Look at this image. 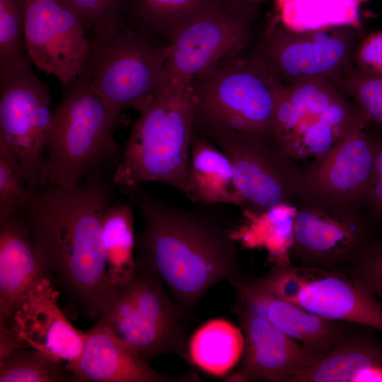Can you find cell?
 Wrapping results in <instances>:
<instances>
[{
    "instance_id": "1",
    "label": "cell",
    "mask_w": 382,
    "mask_h": 382,
    "mask_svg": "<svg viewBox=\"0 0 382 382\" xmlns=\"http://www.w3.org/2000/svg\"><path fill=\"white\" fill-rule=\"evenodd\" d=\"M114 171H93L71 188L43 185L21 212L48 277L70 309L95 320L115 289L107 278L102 230L116 186Z\"/></svg>"
},
{
    "instance_id": "2",
    "label": "cell",
    "mask_w": 382,
    "mask_h": 382,
    "mask_svg": "<svg viewBox=\"0 0 382 382\" xmlns=\"http://www.w3.org/2000/svg\"><path fill=\"white\" fill-rule=\"evenodd\" d=\"M141 212L145 225L136 236L135 264L163 282L180 316L187 321L215 284L242 278L231 219L212 206H173L141 185L120 187Z\"/></svg>"
},
{
    "instance_id": "3",
    "label": "cell",
    "mask_w": 382,
    "mask_h": 382,
    "mask_svg": "<svg viewBox=\"0 0 382 382\" xmlns=\"http://www.w3.org/2000/svg\"><path fill=\"white\" fill-rule=\"evenodd\" d=\"M114 171L119 187L158 182L194 203L190 181L195 103L191 86H166L140 112Z\"/></svg>"
},
{
    "instance_id": "4",
    "label": "cell",
    "mask_w": 382,
    "mask_h": 382,
    "mask_svg": "<svg viewBox=\"0 0 382 382\" xmlns=\"http://www.w3.org/2000/svg\"><path fill=\"white\" fill-rule=\"evenodd\" d=\"M121 115L111 111L86 75L64 88L52 112L43 185L71 188L101 168H116L121 154L114 134Z\"/></svg>"
},
{
    "instance_id": "5",
    "label": "cell",
    "mask_w": 382,
    "mask_h": 382,
    "mask_svg": "<svg viewBox=\"0 0 382 382\" xmlns=\"http://www.w3.org/2000/svg\"><path fill=\"white\" fill-rule=\"evenodd\" d=\"M367 122L338 86L310 80L281 88L270 140L293 165H313Z\"/></svg>"
},
{
    "instance_id": "6",
    "label": "cell",
    "mask_w": 382,
    "mask_h": 382,
    "mask_svg": "<svg viewBox=\"0 0 382 382\" xmlns=\"http://www.w3.org/2000/svg\"><path fill=\"white\" fill-rule=\"evenodd\" d=\"M231 57L196 76V112L232 129L270 139L282 86L253 52Z\"/></svg>"
},
{
    "instance_id": "7",
    "label": "cell",
    "mask_w": 382,
    "mask_h": 382,
    "mask_svg": "<svg viewBox=\"0 0 382 382\" xmlns=\"http://www.w3.org/2000/svg\"><path fill=\"white\" fill-rule=\"evenodd\" d=\"M186 323L161 280L136 264L133 278L114 289L96 325L107 327L148 362L166 354L190 361Z\"/></svg>"
},
{
    "instance_id": "8",
    "label": "cell",
    "mask_w": 382,
    "mask_h": 382,
    "mask_svg": "<svg viewBox=\"0 0 382 382\" xmlns=\"http://www.w3.org/2000/svg\"><path fill=\"white\" fill-rule=\"evenodd\" d=\"M85 75L94 91L113 112H140L162 87L168 43L126 21L110 37L92 40Z\"/></svg>"
},
{
    "instance_id": "9",
    "label": "cell",
    "mask_w": 382,
    "mask_h": 382,
    "mask_svg": "<svg viewBox=\"0 0 382 382\" xmlns=\"http://www.w3.org/2000/svg\"><path fill=\"white\" fill-rule=\"evenodd\" d=\"M260 1L217 0L178 25L168 42L162 87L190 86L196 76L244 53Z\"/></svg>"
},
{
    "instance_id": "10",
    "label": "cell",
    "mask_w": 382,
    "mask_h": 382,
    "mask_svg": "<svg viewBox=\"0 0 382 382\" xmlns=\"http://www.w3.org/2000/svg\"><path fill=\"white\" fill-rule=\"evenodd\" d=\"M259 277H248L260 289L321 318L382 332V303L347 272L298 265L279 258Z\"/></svg>"
},
{
    "instance_id": "11",
    "label": "cell",
    "mask_w": 382,
    "mask_h": 382,
    "mask_svg": "<svg viewBox=\"0 0 382 382\" xmlns=\"http://www.w3.org/2000/svg\"><path fill=\"white\" fill-rule=\"evenodd\" d=\"M293 224L291 263L350 273L372 246L367 222L357 204L298 195Z\"/></svg>"
},
{
    "instance_id": "12",
    "label": "cell",
    "mask_w": 382,
    "mask_h": 382,
    "mask_svg": "<svg viewBox=\"0 0 382 382\" xmlns=\"http://www.w3.org/2000/svg\"><path fill=\"white\" fill-rule=\"evenodd\" d=\"M356 29L294 30L275 19L253 52L282 87L316 79L339 86L359 43Z\"/></svg>"
},
{
    "instance_id": "13",
    "label": "cell",
    "mask_w": 382,
    "mask_h": 382,
    "mask_svg": "<svg viewBox=\"0 0 382 382\" xmlns=\"http://www.w3.org/2000/svg\"><path fill=\"white\" fill-rule=\"evenodd\" d=\"M195 130L230 159L243 209L264 210L296 197L301 174L270 139L232 129L197 112Z\"/></svg>"
},
{
    "instance_id": "14",
    "label": "cell",
    "mask_w": 382,
    "mask_h": 382,
    "mask_svg": "<svg viewBox=\"0 0 382 382\" xmlns=\"http://www.w3.org/2000/svg\"><path fill=\"white\" fill-rule=\"evenodd\" d=\"M30 65L28 60L0 66V147L16 156L33 192L43 185L44 153L53 111L49 88Z\"/></svg>"
},
{
    "instance_id": "15",
    "label": "cell",
    "mask_w": 382,
    "mask_h": 382,
    "mask_svg": "<svg viewBox=\"0 0 382 382\" xmlns=\"http://www.w3.org/2000/svg\"><path fill=\"white\" fill-rule=\"evenodd\" d=\"M79 18L58 0H25L24 44L29 59L64 88L84 76L92 40Z\"/></svg>"
},
{
    "instance_id": "16",
    "label": "cell",
    "mask_w": 382,
    "mask_h": 382,
    "mask_svg": "<svg viewBox=\"0 0 382 382\" xmlns=\"http://www.w3.org/2000/svg\"><path fill=\"white\" fill-rule=\"evenodd\" d=\"M244 337L242 362L226 381L289 382L318 359L297 341L235 299L232 305Z\"/></svg>"
},
{
    "instance_id": "17",
    "label": "cell",
    "mask_w": 382,
    "mask_h": 382,
    "mask_svg": "<svg viewBox=\"0 0 382 382\" xmlns=\"http://www.w3.org/2000/svg\"><path fill=\"white\" fill-rule=\"evenodd\" d=\"M58 296L50 279H42L28 291L6 325L21 347L35 348L69 366L80 357L86 333L68 320L57 305Z\"/></svg>"
},
{
    "instance_id": "18",
    "label": "cell",
    "mask_w": 382,
    "mask_h": 382,
    "mask_svg": "<svg viewBox=\"0 0 382 382\" xmlns=\"http://www.w3.org/2000/svg\"><path fill=\"white\" fill-rule=\"evenodd\" d=\"M366 125L350 132L301 175L297 195H313L358 204L366 202L374 169L376 144Z\"/></svg>"
},
{
    "instance_id": "19",
    "label": "cell",
    "mask_w": 382,
    "mask_h": 382,
    "mask_svg": "<svg viewBox=\"0 0 382 382\" xmlns=\"http://www.w3.org/2000/svg\"><path fill=\"white\" fill-rule=\"evenodd\" d=\"M68 367L75 382L201 381L193 371L181 376L157 372L132 346L98 325L86 333L80 357Z\"/></svg>"
},
{
    "instance_id": "20",
    "label": "cell",
    "mask_w": 382,
    "mask_h": 382,
    "mask_svg": "<svg viewBox=\"0 0 382 382\" xmlns=\"http://www.w3.org/2000/svg\"><path fill=\"white\" fill-rule=\"evenodd\" d=\"M236 299L318 359L353 323L325 319L253 285L245 275L233 282Z\"/></svg>"
},
{
    "instance_id": "21",
    "label": "cell",
    "mask_w": 382,
    "mask_h": 382,
    "mask_svg": "<svg viewBox=\"0 0 382 382\" xmlns=\"http://www.w3.org/2000/svg\"><path fill=\"white\" fill-rule=\"evenodd\" d=\"M48 277L18 214L0 222V326H5L28 291Z\"/></svg>"
},
{
    "instance_id": "22",
    "label": "cell",
    "mask_w": 382,
    "mask_h": 382,
    "mask_svg": "<svg viewBox=\"0 0 382 382\" xmlns=\"http://www.w3.org/2000/svg\"><path fill=\"white\" fill-rule=\"evenodd\" d=\"M351 328L289 382H382V345Z\"/></svg>"
},
{
    "instance_id": "23",
    "label": "cell",
    "mask_w": 382,
    "mask_h": 382,
    "mask_svg": "<svg viewBox=\"0 0 382 382\" xmlns=\"http://www.w3.org/2000/svg\"><path fill=\"white\" fill-rule=\"evenodd\" d=\"M190 166V181L197 204H228L243 207L230 159L195 130L191 144Z\"/></svg>"
},
{
    "instance_id": "24",
    "label": "cell",
    "mask_w": 382,
    "mask_h": 382,
    "mask_svg": "<svg viewBox=\"0 0 382 382\" xmlns=\"http://www.w3.org/2000/svg\"><path fill=\"white\" fill-rule=\"evenodd\" d=\"M295 212L291 202L259 211L243 209L244 218L237 224L234 238L244 248L267 250L270 263L290 257Z\"/></svg>"
},
{
    "instance_id": "25",
    "label": "cell",
    "mask_w": 382,
    "mask_h": 382,
    "mask_svg": "<svg viewBox=\"0 0 382 382\" xmlns=\"http://www.w3.org/2000/svg\"><path fill=\"white\" fill-rule=\"evenodd\" d=\"M242 330L223 319L209 320L199 327L188 342L190 361L213 376L228 374L242 358Z\"/></svg>"
},
{
    "instance_id": "26",
    "label": "cell",
    "mask_w": 382,
    "mask_h": 382,
    "mask_svg": "<svg viewBox=\"0 0 382 382\" xmlns=\"http://www.w3.org/2000/svg\"><path fill=\"white\" fill-rule=\"evenodd\" d=\"M133 204H112L102 218L107 278L113 288L127 284L136 271Z\"/></svg>"
},
{
    "instance_id": "27",
    "label": "cell",
    "mask_w": 382,
    "mask_h": 382,
    "mask_svg": "<svg viewBox=\"0 0 382 382\" xmlns=\"http://www.w3.org/2000/svg\"><path fill=\"white\" fill-rule=\"evenodd\" d=\"M276 20L294 30L337 26L357 28L359 8L365 0H271Z\"/></svg>"
},
{
    "instance_id": "28",
    "label": "cell",
    "mask_w": 382,
    "mask_h": 382,
    "mask_svg": "<svg viewBox=\"0 0 382 382\" xmlns=\"http://www.w3.org/2000/svg\"><path fill=\"white\" fill-rule=\"evenodd\" d=\"M217 0H128L127 21L168 42L173 30Z\"/></svg>"
},
{
    "instance_id": "29",
    "label": "cell",
    "mask_w": 382,
    "mask_h": 382,
    "mask_svg": "<svg viewBox=\"0 0 382 382\" xmlns=\"http://www.w3.org/2000/svg\"><path fill=\"white\" fill-rule=\"evenodd\" d=\"M74 381L64 361L30 347H19L0 361V382Z\"/></svg>"
},
{
    "instance_id": "30",
    "label": "cell",
    "mask_w": 382,
    "mask_h": 382,
    "mask_svg": "<svg viewBox=\"0 0 382 382\" xmlns=\"http://www.w3.org/2000/svg\"><path fill=\"white\" fill-rule=\"evenodd\" d=\"M81 21L92 40L112 36L126 22L128 0H58Z\"/></svg>"
},
{
    "instance_id": "31",
    "label": "cell",
    "mask_w": 382,
    "mask_h": 382,
    "mask_svg": "<svg viewBox=\"0 0 382 382\" xmlns=\"http://www.w3.org/2000/svg\"><path fill=\"white\" fill-rule=\"evenodd\" d=\"M31 193L23 166L10 150L0 147V222L22 212Z\"/></svg>"
},
{
    "instance_id": "32",
    "label": "cell",
    "mask_w": 382,
    "mask_h": 382,
    "mask_svg": "<svg viewBox=\"0 0 382 382\" xmlns=\"http://www.w3.org/2000/svg\"><path fill=\"white\" fill-rule=\"evenodd\" d=\"M25 0H0V66L30 60L24 44Z\"/></svg>"
},
{
    "instance_id": "33",
    "label": "cell",
    "mask_w": 382,
    "mask_h": 382,
    "mask_svg": "<svg viewBox=\"0 0 382 382\" xmlns=\"http://www.w3.org/2000/svg\"><path fill=\"white\" fill-rule=\"evenodd\" d=\"M339 87L364 119L382 130V76L360 72L350 65Z\"/></svg>"
},
{
    "instance_id": "34",
    "label": "cell",
    "mask_w": 382,
    "mask_h": 382,
    "mask_svg": "<svg viewBox=\"0 0 382 382\" xmlns=\"http://www.w3.org/2000/svg\"><path fill=\"white\" fill-rule=\"evenodd\" d=\"M382 303V236L349 273Z\"/></svg>"
},
{
    "instance_id": "35",
    "label": "cell",
    "mask_w": 382,
    "mask_h": 382,
    "mask_svg": "<svg viewBox=\"0 0 382 382\" xmlns=\"http://www.w3.org/2000/svg\"><path fill=\"white\" fill-rule=\"evenodd\" d=\"M351 65L360 72L382 76V31L358 43Z\"/></svg>"
},
{
    "instance_id": "36",
    "label": "cell",
    "mask_w": 382,
    "mask_h": 382,
    "mask_svg": "<svg viewBox=\"0 0 382 382\" xmlns=\"http://www.w3.org/2000/svg\"><path fill=\"white\" fill-rule=\"evenodd\" d=\"M374 169L366 202L374 216L382 223V137L375 140Z\"/></svg>"
},
{
    "instance_id": "37",
    "label": "cell",
    "mask_w": 382,
    "mask_h": 382,
    "mask_svg": "<svg viewBox=\"0 0 382 382\" xmlns=\"http://www.w3.org/2000/svg\"><path fill=\"white\" fill-rule=\"evenodd\" d=\"M19 347L20 344L9 328L7 325L0 326V361Z\"/></svg>"
}]
</instances>
